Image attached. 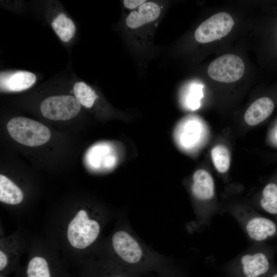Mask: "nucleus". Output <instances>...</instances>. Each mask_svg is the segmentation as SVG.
<instances>
[{"label":"nucleus","mask_w":277,"mask_h":277,"mask_svg":"<svg viewBox=\"0 0 277 277\" xmlns=\"http://www.w3.org/2000/svg\"><path fill=\"white\" fill-rule=\"evenodd\" d=\"M275 250L267 242L251 243L220 270L226 277H266L275 267Z\"/></svg>","instance_id":"obj_1"},{"label":"nucleus","mask_w":277,"mask_h":277,"mask_svg":"<svg viewBox=\"0 0 277 277\" xmlns=\"http://www.w3.org/2000/svg\"><path fill=\"white\" fill-rule=\"evenodd\" d=\"M251 243H264L277 238V222L258 212L252 206L234 203L224 207Z\"/></svg>","instance_id":"obj_2"},{"label":"nucleus","mask_w":277,"mask_h":277,"mask_svg":"<svg viewBox=\"0 0 277 277\" xmlns=\"http://www.w3.org/2000/svg\"><path fill=\"white\" fill-rule=\"evenodd\" d=\"M191 191L195 200L203 204L200 220L203 225L208 226L215 215L223 213L214 202V180L207 171L200 169L194 172Z\"/></svg>","instance_id":"obj_3"},{"label":"nucleus","mask_w":277,"mask_h":277,"mask_svg":"<svg viewBox=\"0 0 277 277\" xmlns=\"http://www.w3.org/2000/svg\"><path fill=\"white\" fill-rule=\"evenodd\" d=\"M10 135L16 142L34 147L47 143L50 138V130L42 123L25 117H15L7 125Z\"/></svg>","instance_id":"obj_4"},{"label":"nucleus","mask_w":277,"mask_h":277,"mask_svg":"<svg viewBox=\"0 0 277 277\" xmlns=\"http://www.w3.org/2000/svg\"><path fill=\"white\" fill-rule=\"evenodd\" d=\"M100 231L98 223L89 219L84 209L78 211L67 228V239L71 246L84 249L92 244Z\"/></svg>","instance_id":"obj_5"},{"label":"nucleus","mask_w":277,"mask_h":277,"mask_svg":"<svg viewBox=\"0 0 277 277\" xmlns=\"http://www.w3.org/2000/svg\"><path fill=\"white\" fill-rule=\"evenodd\" d=\"M81 104L71 95L49 96L40 105V110L46 118L54 121H65L75 116L80 111Z\"/></svg>","instance_id":"obj_6"},{"label":"nucleus","mask_w":277,"mask_h":277,"mask_svg":"<svg viewBox=\"0 0 277 277\" xmlns=\"http://www.w3.org/2000/svg\"><path fill=\"white\" fill-rule=\"evenodd\" d=\"M245 71L243 60L238 55L228 54L213 61L208 68L209 76L213 80L232 83L240 80Z\"/></svg>","instance_id":"obj_7"},{"label":"nucleus","mask_w":277,"mask_h":277,"mask_svg":"<svg viewBox=\"0 0 277 277\" xmlns=\"http://www.w3.org/2000/svg\"><path fill=\"white\" fill-rule=\"evenodd\" d=\"M234 24L231 16L226 12L216 13L203 22L195 31L194 37L201 43H207L227 35Z\"/></svg>","instance_id":"obj_8"},{"label":"nucleus","mask_w":277,"mask_h":277,"mask_svg":"<svg viewBox=\"0 0 277 277\" xmlns=\"http://www.w3.org/2000/svg\"><path fill=\"white\" fill-rule=\"evenodd\" d=\"M112 243L116 254L126 263L135 265L141 261L142 249L135 239L127 232H116L112 236Z\"/></svg>","instance_id":"obj_9"},{"label":"nucleus","mask_w":277,"mask_h":277,"mask_svg":"<svg viewBox=\"0 0 277 277\" xmlns=\"http://www.w3.org/2000/svg\"><path fill=\"white\" fill-rule=\"evenodd\" d=\"M36 76L32 72L18 71L1 73V91L17 92L28 89L36 81Z\"/></svg>","instance_id":"obj_10"},{"label":"nucleus","mask_w":277,"mask_h":277,"mask_svg":"<svg viewBox=\"0 0 277 277\" xmlns=\"http://www.w3.org/2000/svg\"><path fill=\"white\" fill-rule=\"evenodd\" d=\"M161 13L160 6L153 2H145L141 5L138 11H132L126 19V25L135 29L156 19Z\"/></svg>","instance_id":"obj_11"},{"label":"nucleus","mask_w":277,"mask_h":277,"mask_svg":"<svg viewBox=\"0 0 277 277\" xmlns=\"http://www.w3.org/2000/svg\"><path fill=\"white\" fill-rule=\"evenodd\" d=\"M274 107L273 101L269 97H263L256 100L246 111L245 122L250 126L260 124L270 116Z\"/></svg>","instance_id":"obj_12"},{"label":"nucleus","mask_w":277,"mask_h":277,"mask_svg":"<svg viewBox=\"0 0 277 277\" xmlns=\"http://www.w3.org/2000/svg\"><path fill=\"white\" fill-rule=\"evenodd\" d=\"M255 209L277 215V183L270 182L262 190L261 196L258 200Z\"/></svg>","instance_id":"obj_13"},{"label":"nucleus","mask_w":277,"mask_h":277,"mask_svg":"<svg viewBox=\"0 0 277 277\" xmlns=\"http://www.w3.org/2000/svg\"><path fill=\"white\" fill-rule=\"evenodd\" d=\"M21 189L7 176L0 175V201L10 205H16L23 199Z\"/></svg>","instance_id":"obj_14"},{"label":"nucleus","mask_w":277,"mask_h":277,"mask_svg":"<svg viewBox=\"0 0 277 277\" xmlns=\"http://www.w3.org/2000/svg\"><path fill=\"white\" fill-rule=\"evenodd\" d=\"M51 26L59 37L65 42H69L76 31L73 21L63 13L59 14L53 19Z\"/></svg>","instance_id":"obj_15"},{"label":"nucleus","mask_w":277,"mask_h":277,"mask_svg":"<svg viewBox=\"0 0 277 277\" xmlns=\"http://www.w3.org/2000/svg\"><path fill=\"white\" fill-rule=\"evenodd\" d=\"M211 156L214 167L221 173L228 171L230 165V156L228 149L223 145L214 147L211 152Z\"/></svg>","instance_id":"obj_16"},{"label":"nucleus","mask_w":277,"mask_h":277,"mask_svg":"<svg viewBox=\"0 0 277 277\" xmlns=\"http://www.w3.org/2000/svg\"><path fill=\"white\" fill-rule=\"evenodd\" d=\"M73 92L80 104L86 108L91 107L98 97L95 91L83 82H78L74 84Z\"/></svg>","instance_id":"obj_17"},{"label":"nucleus","mask_w":277,"mask_h":277,"mask_svg":"<svg viewBox=\"0 0 277 277\" xmlns=\"http://www.w3.org/2000/svg\"><path fill=\"white\" fill-rule=\"evenodd\" d=\"M27 277H51L46 260L39 256L31 259L27 266Z\"/></svg>","instance_id":"obj_18"},{"label":"nucleus","mask_w":277,"mask_h":277,"mask_svg":"<svg viewBox=\"0 0 277 277\" xmlns=\"http://www.w3.org/2000/svg\"><path fill=\"white\" fill-rule=\"evenodd\" d=\"M185 126L182 128L181 140L183 144L190 145L197 140L199 135V127L195 122H189Z\"/></svg>","instance_id":"obj_19"},{"label":"nucleus","mask_w":277,"mask_h":277,"mask_svg":"<svg viewBox=\"0 0 277 277\" xmlns=\"http://www.w3.org/2000/svg\"><path fill=\"white\" fill-rule=\"evenodd\" d=\"M202 97V86L199 84H192L186 97L188 107L192 110L197 109L200 106V100Z\"/></svg>","instance_id":"obj_20"},{"label":"nucleus","mask_w":277,"mask_h":277,"mask_svg":"<svg viewBox=\"0 0 277 277\" xmlns=\"http://www.w3.org/2000/svg\"><path fill=\"white\" fill-rule=\"evenodd\" d=\"M146 2L145 0H124L123 3L126 8L133 9L140 7Z\"/></svg>","instance_id":"obj_21"},{"label":"nucleus","mask_w":277,"mask_h":277,"mask_svg":"<svg viewBox=\"0 0 277 277\" xmlns=\"http://www.w3.org/2000/svg\"><path fill=\"white\" fill-rule=\"evenodd\" d=\"M8 259L6 254L2 250L0 251V270L2 271L7 266Z\"/></svg>","instance_id":"obj_22"},{"label":"nucleus","mask_w":277,"mask_h":277,"mask_svg":"<svg viewBox=\"0 0 277 277\" xmlns=\"http://www.w3.org/2000/svg\"><path fill=\"white\" fill-rule=\"evenodd\" d=\"M266 277H277V269L274 267Z\"/></svg>","instance_id":"obj_23"},{"label":"nucleus","mask_w":277,"mask_h":277,"mask_svg":"<svg viewBox=\"0 0 277 277\" xmlns=\"http://www.w3.org/2000/svg\"><path fill=\"white\" fill-rule=\"evenodd\" d=\"M110 277H128L126 274L121 273H118L114 274V275H112Z\"/></svg>","instance_id":"obj_24"},{"label":"nucleus","mask_w":277,"mask_h":277,"mask_svg":"<svg viewBox=\"0 0 277 277\" xmlns=\"http://www.w3.org/2000/svg\"><path fill=\"white\" fill-rule=\"evenodd\" d=\"M178 277H183V276H180V275H179V276H178Z\"/></svg>","instance_id":"obj_25"},{"label":"nucleus","mask_w":277,"mask_h":277,"mask_svg":"<svg viewBox=\"0 0 277 277\" xmlns=\"http://www.w3.org/2000/svg\"><path fill=\"white\" fill-rule=\"evenodd\" d=\"M224 277H226V276H224Z\"/></svg>","instance_id":"obj_26"},{"label":"nucleus","mask_w":277,"mask_h":277,"mask_svg":"<svg viewBox=\"0 0 277 277\" xmlns=\"http://www.w3.org/2000/svg\"><path fill=\"white\" fill-rule=\"evenodd\" d=\"M1 277H2V276H1Z\"/></svg>","instance_id":"obj_27"}]
</instances>
